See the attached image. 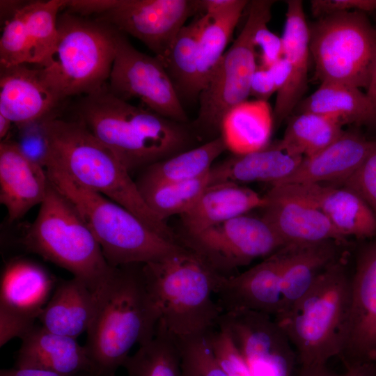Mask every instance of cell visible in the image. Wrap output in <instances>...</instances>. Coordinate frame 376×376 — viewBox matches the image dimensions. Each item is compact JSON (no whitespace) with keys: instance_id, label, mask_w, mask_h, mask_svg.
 <instances>
[{"instance_id":"cell-1","label":"cell","mask_w":376,"mask_h":376,"mask_svg":"<svg viewBox=\"0 0 376 376\" xmlns=\"http://www.w3.org/2000/svg\"><path fill=\"white\" fill-rule=\"evenodd\" d=\"M143 265L115 267L95 291V310L84 345L91 363V376H116L132 348L155 335L160 318Z\"/></svg>"},{"instance_id":"cell-2","label":"cell","mask_w":376,"mask_h":376,"mask_svg":"<svg viewBox=\"0 0 376 376\" xmlns=\"http://www.w3.org/2000/svg\"><path fill=\"white\" fill-rule=\"evenodd\" d=\"M72 109L130 172L189 149L198 137L185 123L135 107L106 86L81 96Z\"/></svg>"},{"instance_id":"cell-3","label":"cell","mask_w":376,"mask_h":376,"mask_svg":"<svg viewBox=\"0 0 376 376\" xmlns=\"http://www.w3.org/2000/svg\"><path fill=\"white\" fill-rule=\"evenodd\" d=\"M46 155L52 164L83 187L122 205L155 232L178 242L177 235L145 203L130 171L79 120L54 114L44 122Z\"/></svg>"},{"instance_id":"cell-4","label":"cell","mask_w":376,"mask_h":376,"mask_svg":"<svg viewBox=\"0 0 376 376\" xmlns=\"http://www.w3.org/2000/svg\"><path fill=\"white\" fill-rule=\"evenodd\" d=\"M350 275L338 258L297 301L274 317L292 345L299 368L327 366L343 350Z\"/></svg>"},{"instance_id":"cell-5","label":"cell","mask_w":376,"mask_h":376,"mask_svg":"<svg viewBox=\"0 0 376 376\" xmlns=\"http://www.w3.org/2000/svg\"><path fill=\"white\" fill-rule=\"evenodd\" d=\"M52 185L78 211L113 267L157 262L185 251L150 228L130 211L83 187L52 164L45 166Z\"/></svg>"},{"instance_id":"cell-6","label":"cell","mask_w":376,"mask_h":376,"mask_svg":"<svg viewBox=\"0 0 376 376\" xmlns=\"http://www.w3.org/2000/svg\"><path fill=\"white\" fill-rule=\"evenodd\" d=\"M159 321L176 337L204 334L222 314L215 299L221 276L185 249L143 265Z\"/></svg>"},{"instance_id":"cell-7","label":"cell","mask_w":376,"mask_h":376,"mask_svg":"<svg viewBox=\"0 0 376 376\" xmlns=\"http://www.w3.org/2000/svg\"><path fill=\"white\" fill-rule=\"evenodd\" d=\"M19 242L26 251L68 270L93 292L115 269L78 211L50 181L38 215Z\"/></svg>"},{"instance_id":"cell-8","label":"cell","mask_w":376,"mask_h":376,"mask_svg":"<svg viewBox=\"0 0 376 376\" xmlns=\"http://www.w3.org/2000/svg\"><path fill=\"white\" fill-rule=\"evenodd\" d=\"M58 36L40 68L63 100L96 92L109 81L115 58V29L68 11L58 18Z\"/></svg>"},{"instance_id":"cell-9","label":"cell","mask_w":376,"mask_h":376,"mask_svg":"<svg viewBox=\"0 0 376 376\" xmlns=\"http://www.w3.org/2000/svg\"><path fill=\"white\" fill-rule=\"evenodd\" d=\"M367 13L329 14L309 26V48L321 83L367 89L376 61V27Z\"/></svg>"},{"instance_id":"cell-10","label":"cell","mask_w":376,"mask_h":376,"mask_svg":"<svg viewBox=\"0 0 376 376\" xmlns=\"http://www.w3.org/2000/svg\"><path fill=\"white\" fill-rule=\"evenodd\" d=\"M274 2L249 1L242 29L198 95V116L191 126L198 138L203 134L212 136V139L221 136L226 115L250 95L251 81L258 68L254 36L261 26L269 22Z\"/></svg>"},{"instance_id":"cell-11","label":"cell","mask_w":376,"mask_h":376,"mask_svg":"<svg viewBox=\"0 0 376 376\" xmlns=\"http://www.w3.org/2000/svg\"><path fill=\"white\" fill-rule=\"evenodd\" d=\"M178 240L222 278L235 275L239 268L285 246L262 217L247 214Z\"/></svg>"},{"instance_id":"cell-12","label":"cell","mask_w":376,"mask_h":376,"mask_svg":"<svg viewBox=\"0 0 376 376\" xmlns=\"http://www.w3.org/2000/svg\"><path fill=\"white\" fill-rule=\"evenodd\" d=\"M109 81V90L117 97L126 101L138 98L149 110L187 123L188 117L163 63L136 49L116 29L115 58Z\"/></svg>"},{"instance_id":"cell-13","label":"cell","mask_w":376,"mask_h":376,"mask_svg":"<svg viewBox=\"0 0 376 376\" xmlns=\"http://www.w3.org/2000/svg\"><path fill=\"white\" fill-rule=\"evenodd\" d=\"M228 331L252 376H295L296 352L272 315L249 310L222 313Z\"/></svg>"},{"instance_id":"cell-14","label":"cell","mask_w":376,"mask_h":376,"mask_svg":"<svg viewBox=\"0 0 376 376\" xmlns=\"http://www.w3.org/2000/svg\"><path fill=\"white\" fill-rule=\"evenodd\" d=\"M200 10V0H116L97 19L139 39L163 63L187 19Z\"/></svg>"},{"instance_id":"cell-15","label":"cell","mask_w":376,"mask_h":376,"mask_svg":"<svg viewBox=\"0 0 376 376\" xmlns=\"http://www.w3.org/2000/svg\"><path fill=\"white\" fill-rule=\"evenodd\" d=\"M340 357L345 366L376 364V240L361 249L350 276L347 322Z\"/></svg>"},{"instance_id":"cell-16","label":"cell","mask_w":376,"mask_h":376,"mask_svg":"<svg viewBox=\"0 0 376 376\" xmlns=\"http://www.w3.org/2000/svg\"><path fill=\"white\" fill-rule=\"evenodd\" d=\"M282 248L249 269L221 278L215 299L222 313L249 310L272 317L281 310Z\"/></svg>"},{"instance_id":"cell-17","label":"cell","mask_w":376,"mask_h":376,"mask_svg":"<svg viewBox=\"0 0 376 376\" xmlns=\"http://www.w3.org/2000/svg\"><path fill=\"white\" fill-rule=\"evenodd\" d=\"M271 190L317 207L345 239L376 236V217L357 194L345 187L320 183L274 185Z\"/></svg>"},{"instance_id":"cell-18","label":"cell","mask_w":376,"mask_h":376,"mask_svg":"<svg viewBox=\"0 0 376 376\" xmlns=\"http://www.w3.org/2000/svg\"><path fill=\"white\" fill-rule=\"evenodd\" d=\"M49 180L47 171L28 157L15 141L0 143V202L8 221L14 222L45 200Z\"/></svg>"},{"instance_id":"cell-19","label":"cell","mask_w":376,"mask_h":376,"mask_svg":"<svg viewBox=\"0 0 376 376\" xmlns=\"http://www.w3.org/2000/svg\"><path fill=\"white\" fill-rule=\"evenodd\" d=\"M58 281L40 264L22 258L6 263L0 281V315L35 325Z\"/></svg>"},{"instance_id":"cell-20","label":"cell","mask_w":376,"mask_h":376,"mask_svg":"<svg viewBox=\"0 0 376 376\" xmlns=\"http://www.w3.org/2000/svg\"><path fill=\"white\" fill-rule=\"evenodd\" d=\"M63 101L40 68L26 64L0 67V113L18 126L54 114Z\"/></svg>"},{"instance_id":"cell-21","label":"cell","mask_w":376,"mask_h":376,"mask_svg":"<svg viewBox=\"0 0 376 376\" xmlns=\"http://www.w3.org/2000/svg\"><path fill=\"white\" fill-rule=\"evenodd\" d=\"M265 197L262 217L284 245L346 241L327 217L311 204L271 189Z\"/></svg>"},{"instance_id":"cell-22","label":"cell","mask_w":376,"mask_h":376,"mask_svg":"<svg viewBox=\"0 0 376 376\" xmlns=\"http://www.w3.org/2000/svg\"><path fill=\"white\" fill-rule=\"evenodd\" d=\"M91 376V363L85 346L77 338L49 331L40 325L22 338L15 366Z\"/></svg>"},{"instance_id":"cell-23","label":"cell","mask_w":376,"mask_h":376,"mask_svg":"<svg viewBox=\"0 0 376 376\" xmlns=\"http://www.w3.org/2000/svg\"><path fill=\"white\" fill-rule=\"evenodd\" d=\"M374 140L359 132L345 131L328 147L303 158L295 171L275 185L299 183L343 182L361 165L371 150ZM274 186V185H272Z\"/></svg>"},{"instance_id":"cell-24","label":"cell","mask_w":376,"mask_h":376,"mask_svg":"<svg viewBox=\"0 0 376 376\" xmlns=\"http://www.w3.org/2000/svg\"><path fill=\"white\" fill-rule=\"evenodd\" d=\"M285 22L281 36L283 56L291 68L290 80L285 93L276 99L273 110L274 125L281 123L295 111L303 100L308 86L310 48L309 26L303 2L286 1Z\"/></svg>"},{"instance_id":"cell-25","label":"cell","mask_w":376,"mask_h":376,"mask_svg":"<svg viewBox=\"0 0 376 376\" xmlns=\"http://www.w3.org/2000/svg\"><path fill=\"white\" fill-rule=\"evenodd\" d=\"M265 203V196L240 184H210L194 205L180 215L185 230L182 235H193L252 210L262 209Z\"/></svg>"},{"instance_id":"cell-26","label":"cell","mask_w":376,"mask_h":376,"mask_svg":"<svg viewBox=\"0 0 376 376\" xmlns=\"http://www.w3.org/2000/svg\"><path fill=\"white\" fill-rule=\"evenodd\" d=\"M338 244L334 241H327L287 244L282 247V307L279 313L288 308L304 296L324 269L338 258Z\"/></svg>"},{"instance_id":"cell-27","label":"cell","mask_w":376,"mask_h":376,"mask_svg":"<svg viewBox=\"0 0 376 376\" xmlns=\"http://www.w3.org/2000/svg\"><path fill=\"white\" fill-rule=\"evenodd\" d=\"M96 302V292L82 280L73 276L58 281L38 320L49 331L77 338L87 331Z\"/></svg>"},{"instance_id":"cell-28","label":"cell","mask_w":376,"mask_h":376,"mask_svg":"<svg viewBox=\"0 0 376 376\" xmlns=\"http://www.w3.org/2000/svg\"><path fill=\"white\" fill-rule=\"evenodd\" d=\"M302 159L287 153L276 144H269L263 150L234 155L213 165L209 173V185L230 182H267L275 185L289 177Z\"/></svg>"},{"instance_id":"cell-29","label":"cell","mask_w":376,"mask_h":376,"mask_svg":"<svg viewBox=\"0 0 376 376\" xmlns=\"http://www.w3.org/2000/svg\"><path fill=\"white\" fill-rule=\"evenodd\" d=\"M274 125L268 102L245 101L224 117L221 128L227 150L241 155L267 148Z\"/></svg>"},{"instance_id":"cell-30","label":"cell","mask_w":376,"mask_h":376,"mask_svg":"<svg viewBox=\"0 0 376 376\" xmlns=\"http://www.w3.org/2000/svg\"><path fill=\"white\" fill-rule=\"evenodd\" d=\"M297 113L312 112L334 118L341 124L376 127V115L366 92L343 84L323 82L296 107Z\"/></svg>"},{"instance_id":"cell-31","label":"cell","mask_w":376,"mask_h":376,"mask_svg":"<svg viewBox=\"0 0 376 376\" xmlns=\"http://www.w3.org/2000/svg\"><path fill=\"white\" fill-rule=\"evenodd\" d=\"M226 150L221 136L191 148L146 168L138 182V188L190 180L209 173L214 161Z\"/></svg>"},{"instance_id":"cell-32","label":"cell","mask_w":376,"mask_h":376,"mask_svg":"<svg viewBox=\"0 0 376 376\" xmlns=\"http://www.w3.org/2000/svg\"><path fill=\"white\" fill-rule=\"evenodd\" d=\"M337 120L312 112H300L290 119L283 139L276 146L287 153L302 158L322 151L343 133Z\"/></svg>"},{"instance_id":"cell-33","label":"cell","mask_w":376,"mask_h":376,"mask_svg":"<svg viewBox=\"0 0 376 376\" xmlns=\"http://www.w3.org/2000/svg\"><path fill=\"white\" fill-rule=\"evenodd\" d=\"M249 1L236 0L227 11L210 17L204 14L197 48V89L198 95L205 87L213 69L226 52L233 31Z\"/></svg>"},{"instance_id":"cell-34","label":"cell","mask_w":376,"mask_h":376,"mask_svg":"<svg viewBox=\"0 0 376 376\" xmlns=\"http://www.w3.org/2000/svg\"><path fill=\"white\" fill-rule=\"evenodd\" d=\"M127 376H182L175 336L159 321L154 336L125 361Z\"/></svg>"},{"instance_id":"cell-35","label":"cell","mask_w":376,"mask_h":376,"mask_svg":"<svg viewBox=\"0 0 376 376\" xmlns=\"http://www.w3.org/2000/svg\"><path fill=\"white\" fill-rule=\"evenodd\" d=\"M204 21L203 15L184 26L163 62L180 98L198 97L197 48Z\"/></svg>"},{"instance_id":"cell-36","label":"cell","mask_w":376,"mask_h":376,"mask_svg":"<svg viewBox=\"0 0 376 376\" xmlns=\"http://www.w3.org/2000/svg\"><path fill=\"white\" fill-rule=\"evenodd\" d=\"M65 3L66 0H49L26 4L29 42L27 63L40 67L50 55L57 40L59 12Z\"/></svg>"},{"instance_id":"cell-37","label":"cell","mask_w":376,"mask_h":376,"mask_svg":"<svg viewBox=\"0 0 376 376\" xmlns=\"http://www.w3.org/2000/svg\"><path fill=\"white\" fill-rule=\"evenodd\" d=\"M209 184L208 173L190 180L143 187L139 189L150 210L165 221L169 217L182 215L187 212Z\"/></svg>"},{"instance_id":"cell-38","label":"cell","mask_w":376,"mask_h":376,"mask_svg":"<svg viewBox=\"0 0 376 376\" xmlns=\"http://www.w3.org/2000/svg\"><path fill=\"white\" fill-rule=\"evenodd\" d=\"M176 338L182 376H228L217 362L205 333Z\"/></svg>"},{"instance_id":"cell-39","label":"cell","mask_w":376,"mask_h":376,"mask_svg":"<svg viewBox=\"0 0 376 376\" xmlns=\"http://www.w3.org/2000/svg\"><path fill=\"white\" fill-rule=\"evenodd\" d=\"M25 6L4 22L0 38V67L28 63L29 42Z\"/></svg>"},{"instance_id":"cell-40","label":"cell","mask_w":376,"mask_h":376,"mask_svg":"<svg viewBox=\"0 0 376 376\" xmlns=\"http://www.w3.org/2000/svg\"><path fill=\"white\" fill-rule=\"evenodd\" d=\"M205 335L217 362L228 376H252L226 328L218 322Z\"/></svg>"},{"instance_id":"cell-41","label":"cell","mask_w":376,"mask_h":376,"mask_svg":"<svg viewBox=\"0 0 376 376\" xmlns=\"http://www.w3.org/2000/svg\"><path fill=\"white\" fill-rule=\"evenodd\" d=\"M340 184L362 198L376 217V139L361 165Z\"/></svg>"},{"instance_id":"cell-42","label":"cell","mask_w":376,"mask_h":376,"mask_svg":"<svg viewBox=\"0 0 376 376\" xmlns=\"http://www.w3.org/2000/svg\"><path fill=\"white\" fill-rule=\"evenodd\" d=\"M311 10L318 18L342 12H376V0H312Z\"/></svg>"},{"instance_id":"cell-43","label":"cell","mask_w":376,"mask_h":376,"mask_svg":"<svg viewBox=\"0 0 376 376\" xmlns=\"http://www.w3.org/2000/svg\"><path fill=\"white\" fill-rule=\"evenodd\" d=\"M256 47L261 50V66L269 68L283 57V42L281 37L271 31L267 24L261 26L254 36Z\"/></svg>"},{"instance_id":"cell-44","label":"cell","mask_w":376,"mask_h":376,"mask_svg":"<svg viewBox=\"0 0 376 376\" xmlns=\"http://www.w3.org/2000/svg\"><path fill=\"white\" fill-rule=\"evenodd\" d=\"M276 91L270 69L261 65L258 66L251 81L250 95L256 97V100L267 102Z\"/></svg>"},{"instance_id":"cell-45","label":"cell","mask_w":376,"mask_h":376,"mask_svg":"<svg viewBox=\"0 0 376 376\" xmlns=\"http://www.w3.org/2000/svg\"><path fill=\"white\" fill-rule=\"evenodd\" d=\"M116 0H66L67 11L82 17L91 14L98 16L113 7Z\"/></svg>"},{"instance_id":"cell-46","label":"cell","mask_w":376,"mask_h":376,"mask_svg":"<svg viewBox=\"0 0 376 376\" xmlns=\"http://www.w3.org/2000/svg\"><path fill=\"white\" fill-rule=\"evenodd\" d=\"M269 68L272 72L276 86V99H278L283 95L288 88L290 80L291 68L283 56Z\"/></svg>"},{"instance_id":"cell-47","label":"cell","mask_w":376,"mask_h":376,"mask_svg":"<svg viewBox=\"0 0 376 376\" xmlns=\"http://www.w3.org/2000/svg\"><path fill=\"white\" fill-rule=\"evenodd\" d=\"M0 376H85L69 375L46 370L29 368H16L1 369Z\"/></svg>"},{"instance_id":"cell-48","label":"cell","mask_w":376,"mask_h":376,"mask_svg":"<svg viewBox=\"0 0 376 376\" xmlns=\"http://www.w3.org/2000/svg\"><path fill=\"white\" fill-rule=\"evenodd\" d=\"M235 2L236 0H200L201 10L210 17L227 11Z\"/></svg>"},{"instance_id":"cell-49","label":"cell","mask_w":376,"mask_h":376,"mask_svg":"<svg viewBox=\"0 0 376 376\" xmlns=\"http://www.w3.org/2000/svg\"><path fill=\"white\" fill-rule=\"evenodd\" d=\"M340 376H376V364L355 363L346 366L345 372Z\"/></svg>"},{"instance_id":"cell-50","label":"cell","mask_w":376,"mask_h":376,"mask_svg":"<svg viewBox=\"0 0 376 376\" xmlns=\"http://www.w3.org/2000/svg\"><path fill=\"white\" fill-rule=\"evenodd\" d=\"M1 19H6L7 21L19 9L26 3H23L19 1H1ZM5 21V22H6Z\"/></svg>"},{"instance_id":"cell-51","label":"cell","mask_w":376,"mask_h":376,"mask_svg":"<svg viewBox=\"0 0 376 376\" xmlns=\"http://www.w3.org/2000/svg\"><path fill=\"white\" fill-rule=\"evenodd\" d=\"M295 376H340L329 370L327 366L312 368H299Z\"/></svg>"},{"instance_id":"cell-52","label":"cell","mask_w":376,"mask_h":376,"mask_svg":"<svg viewBox=\"0 0 376 376\" xmlns=\"http://www.w3.org/2000/svg\"><path fill=\"white\" fill-rule=\"evenodd\" d=\"M366 93L373 104L376 115V61L370 84L366 90Z\"/></svg>"},{"instance_id":"cell-53","label":"cell","mask_w":376,"mask_h":376,"mask_svg":"<svg viewBox=\"0 0 376 376\" xmlns=\"http://www.w3.org/2000/svg\"><path fill=\"white\" fill-rule=\"evenodd\" d=\"M13 123L8 118L0 113V139L1 141L6 139L11 125Z\"/></svg>"}]
</instances>
